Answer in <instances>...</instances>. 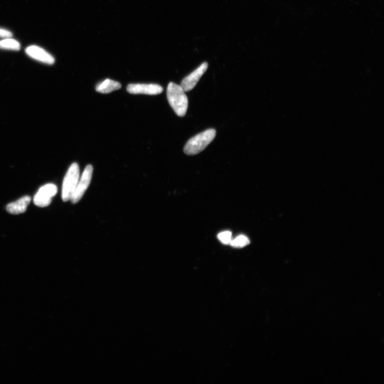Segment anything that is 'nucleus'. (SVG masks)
I'll use <instances>...</instances> for the list:
<instances>
[{
	"label": "nucleus",
	"mask_w": 384,
	"mask_h": 384,
	"mask_svg": "<svg viewBox=\"0 0 384 384\" xmlns=\"http://www.w3.org/2000/svg\"><path fill=\"white\" fill-rule=\"evenodd\" d=\"M57 187L53 184H46L39 189L34 198V204L46 207L52 203V198L57 194Z\"/></svg>",
	"instance_id": "nucleus-5"
},
{
	"label": "nucleus",
	"mask_w": 384,
	"mask_h": 384,
	"mask_svg": "<svg viewBox=\"0 0 384 384\" xmlns=\"http://www.w3.org/2000/svg\"><path fill=\"white\" fill-rule=\"evenodd\" d=\"M167 96L170 106L176 114L180 117H184L187 112L188 100L181 86L170 83L167 88Z\"/></svg>",
	"instance_id": "nucleus-1"
},
{
	"label": "nucleus",
	"mask_w": 384,
	"mask_h": 384,
	"mask_svg": "<svg viewBox=\"0 0 384 384\" xmlns=\"http://www.w3.org/2000/svg\"><path fill=\"white\" fill-rule=\"evenodd\" d=\"M218 239L224 245H230L232 240V235L230 231L221 232L217 236Z\"/></svg>",
	"instance_id": "nucleus-13"
},
{
	"label": "nucleus",
	"mask_w": 384,
	"mask_h": 384,
	"mask_svg": "<svg viewBox=\"0 0 384 384\" xmlns=\"http://www.w3.org/2000/svg\"><path fill=\"white\" fill-rule=\"evenodd\" d=\"M31 200V197L24 196L14 202V203L8 205L6 207V210L9 213L13 215L24 213L26 211Z\"/></svg>",
	"instance_id": "nucleus-9"
},
{
	"label": "nucleus",
	"mask_w": 384,
	"mask_h": 384,
	"mask_svg": "<svg viewBox=\"0 0 384 384\" xmlns=\"http://www.w3.org/2000/svg\"><path fill=\"white\" fill-rule=\"evenodd\" d=\"M250 244V240L245 236L241 235L235 239H232L230 245L235 248H244Z\"/></svg>",
	"instance_id": "nucleus-12"
},
{
	"label": "nucleus",
	"mask_w": 384,
	"mask_h": 384,
	"mask_svg": "<svg viewBox=\"0 0 384 384\" xmlns=\"http://www.w3.org/2000/svg\"><path fill=\"white\" fill-rule=\"evenodd\" d=\"M0 49L18 51L21 49V45L16 40L12 37L5 38L0 41Z\"/></svg>",
	"instance_id": "nucleus-11"
},
{
	"label": "nucleus",
	"mask_w": 384,
	"mask_h": 384,
	"mask_svg": "<svg viewBox=\"0 0 384 384\" xmlns=\"http://www.w3.org/2000/svg\"><path fill=\"white\" fill-rule=\"evenodd\" d=\"M25 52L29 57L39 62L48 65H53L55 62V59L52 55L39 46H29L26 49Z\"/></svg>",
	"instance_id": "nucleus-8"
},
{
	"label": "nucleus",
	"mask_w": 384,
	"mask_h": 384,
	"mask_svg": "<svg viewBox=\"0 0 384 384\" xmlns=\"http://www.w3.org/2000/svg\"><path fill=\"white\" fill-rule=\"evenodd\" d=\"M216 131L214 129H208L189 139L184 151L188 156H194L204 150L215 138Z\"/></svg>",
	"instance_id": "nucleus-2"
},
{
	"label": "nucleus",
	"mask_w": 384,
	"mask_h": 384,
	"mask_svg": "<svg viewBox=\"0 0 384 384\" xmlns=\"http://www.w3.org/2000/svg\"><path fill=\"white\" fill-rule=\"evenodd\" d=\"M93 173V167L88 165L83 174L82 177L79 180L78 184L72 196L71 200L73 204H76L82 199L86 190L89 187L92 180Z\"/></svg>",
	"instance_id": "nucleus-4"
},
{
	"label": "nucleus",
	"mask_w": 384,
	"mask_h": 384,
	"mask_svg": "<svg viewBox=\"0 0 384 384\" xmlns=\"http://www.w3.org/2000/svg\"><path fill=\"white\" fill-rule=\"evenodd\" d=\"M13 36V33L8 31V30L0 28V37L1 38H8L12 37Z\"/></svg>",
	"instance_id": "nucleus-14"
},
{
	"label": "nucleus",
	"mask_w": 384,
	"mask_h": 384,
	"mask_svg": "<svg viewBox=\"0 0 384 384\" xmlns=\"http://www.w3.org/2000/svg\"><path fill=\"white\" fill-rule=\"evenodd\" d=\"M79 177V166L77 163H73L69 167L64 179L62 193L63 201L67 202L71 199Z\"/></svg>",
	"instance_id": "nucleus-3"
},
{
	"label": "nucleus",
	"mask_w": 384,
	"mask_h": 384,
	"mask_svg": "<svg viewBox=\"0 0 384 384\" xmlns=\"http://www.w3.org/2000/svg\"><path fill=\"white\" fill-rule=\"evenodd\" d=\"M121 88V85L112 80L106 79L96 87V92L102 94H109Z\"/></svg>",
	"instance_id": "nucleus-10"
},
{
	"label": "nucleus",
	"mask_w": 384,
	"mask_h": 384,
	"mask_svg": "<svg viewBox=\"0 0 384 384\" xmlns=\"http://www.w3.org/2000/svg\"><path fill=\"white\" fill-rule=\"evenodd\" d=\"M208 67V64H202L195 71L185 77L180 84L185 93L194 89L202 76L205 73Z\"/></svg>",
	"instance_id": "nucleus-6"
},
{
	"label": "nucleus",
	"mask_w": 384,
	"mask_h": 384,
	"mask_svg": "<svg viewBox=\"0 0 384 384\" xmlns=\"http://www.w3.org/2000/svg\"><path fill=\"white\" fill-rule=\"evenodd\" d=\"M127 92L131 94H145L157 95L163 92L164 89L157 84H129L127 87Z\"/></svg>",
	"instance_id": "nucleus-7"
}]
</instances>
